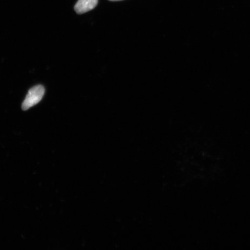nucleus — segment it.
Wrapping results in <instances>:
<instances>
[{"instance_id":"7ed1b4c3","label":"nucleus","mask_w":250,"mask_h":250,"mask_svg":"<svg viewBox=\"0 0 250 250\" xmlns=\"http://www.w3.org/2000/svg\"><path fill=\"white\" fill-rule=\"evenodd\" d=\"M109 1H122V0H109Z\"/></svg>"},{"instance_id":"f03ea898","label":"nucleus","mask_w":250,"mask_h":250,"mask_svg":"<svg viewBox=\"0 0 250 250\" xmlns=\"http://www.w3.org/2000/svg\"><path fill=\"white\" fill-rule=\"evenodd\" d=\"M98 3V0H78L74 9L78 14H83L92 10Z\"/></svg>"},{"instance_id":"f257e3e1","label":"nucleus","mask_w":250,"mask_h":250,"mask_svg":"<svg viewBox=\"0 0 250 250\" xmlns=\"http://www.w3.org/2000/svg\"><path fill=\"white\" fill-rule=\"evenodd\" d=\"M45 93V88L42 85H37L29 90L22 104V109L27 110L42 101Z\"/></svg>"}]
</instances>
